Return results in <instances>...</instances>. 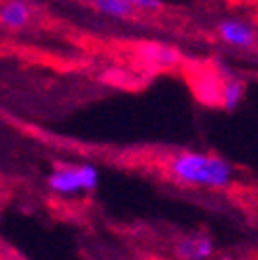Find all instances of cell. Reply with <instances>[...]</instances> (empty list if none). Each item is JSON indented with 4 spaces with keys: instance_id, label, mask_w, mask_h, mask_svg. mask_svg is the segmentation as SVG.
Listing matches in <instances>:
<instances>
[{
    "instance_id": "8992f818",
    "label": "cell",
    "mask_w": 258,
    "mask_h": 260,
    "mask_svg": "<svg viewBox=\"0 0 258 260\" xmlns=\"http://www.w3.org/2000/svg\"><path fill=\"white\" fill-rule=\"evenodd\" d=\"M91 5L100 11L104 13L108 17H117V19H125L134 13V5L132 0H91Z\"/></svg>"
},
{
    "instance_id": "6da1fadb",
    "label": "cell",
    "mask_w": 258,
    "mask_h": 260,
    "mask_svg": "<svg viewBox=\"0 0 258 260\" xmlns=\"http://www.w3.org/2000/svg\"><path fill=\"white\" fill-rule=\"evenodd\" d=\"M170 174L192 186L222 188L231 182L233 167L224 159L203 152H180L170 161Z\"/></svg>"
},
{
    "instance_id": "277c9868",
    "label": "cell",
    "mask_w": 258,
    "mask_h": 260,
    "mask_svg": "<svg viewBox=\"0 0 258 260\" xmlns=\"http://www.w3.org/2000/svg\"><path fill=\"white\" fill-rule=\"evenodd\" d=\"M214 252L212 239L203 233H197V235H188L182 241H178L176 245V254L178 258H188V260H203L210 258Z\"/></svg>"
},
{
    "instance_id": "7a4b0ae2",
    "label": "cell",
    "mask_w": 258,
    "mask_h": 260,
    "mask_svg": "<svg viewBox=\"0 0 258 260\" xmlns=\"http://www.w3.org/2000/svg\"><path fill=\"white\" fill-rule=\"evenodd\" d=\"M100 176L93 165H63L49 176V188L61 194H72L79 190H93Z\"/></svg>"
},
{
    "instance_id": "ba28073f",
    "label": "cell",
    "mask_w": 258,
    "mask_h": 260,
    "mask_svg": "<svg viewBox=\"0 0 258 260\" xmlns=\"http://www.w3.org/2000/svg\"><path fill=\"white\" fill-rule=\"evenodd\" d=\"M243 95V83L239 81H222V91H220V104L224 108L233 110Z\"/></svg>"
},
{
    "instance_id": "5b68a950",
    "label": "cell",
    "mask_w": 258,
    "mask_h": 260,
    "mask_svg": "<svg viewBox=\"0 0 258 260\" xmlns=\"http://www.w3.org/2000/svg\"><path fill=\"white\" fill-rule=\"evenodd\" d=\"M30 21V7L23 0H9L0 7V23L11 30H19Z\"/></svg>"
},
{
    "instance_id": "3957f363",
    "label": "cell",
    "mask_w": 258,
    "mask_h": 260,
    "mask_svg": "<svg viewBox=\"0 0 258 260\" xmlns=\"http://www.w3.org/2000/svg\"><path fill=\"white\" fill-rule=\"evenodd\" d=\"M218 34L224 43L239 47V49H250L256 43V32L252 30V25L239 19H227L218 25Z\"/></svg>"
},
{
    "instance_id": "52a82bcc",
    "label": "cell",
    "mask_w": 258,
    "mask_h": 260,
    "mask_svg": "<svg viewBox=\"0 0 258 260\" xmlns=\"http://www.w3.org/2000/svg\"><path fill=\"white\" fill-rule=\"evenodd\" d=\"M142 55H144L154 66H170V63L178 61V53L174 49H167L161 45H144L142 47Z\"/></svg>"
},
{
    "instance_id": "9c48e42d",
    "label": "cell",
    "mask_w": 258,
    "mask_h": 260,
    "mask_svg": "<svg viewBox=\"0 0 258 260\" xmlns=\"http://www.w3.org/2000/svg\"><path fill=\"white\" fill-rule=\"evenodd\" d=\"M132 5L136 9H144V11H154V9L161 7L159 0H132Z\"/></svg>"
}]
</instances>
